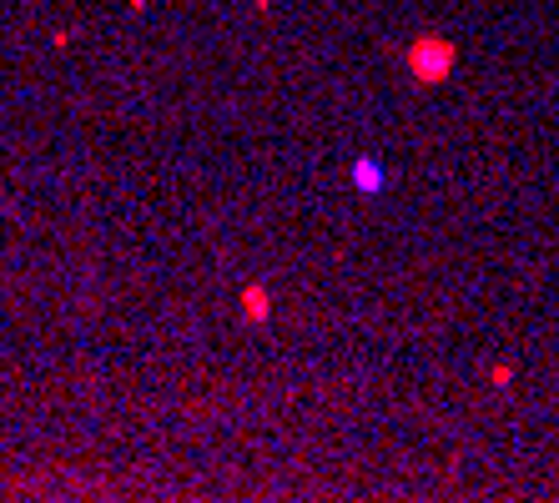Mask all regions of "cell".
I'll list each match as a JSON object with an SVG mask.
<instances>
[{
  "instance_id": "obj_1",
  "label": "cell",
  "mask_w": 559,
  "mask_h": 503,
  "mask_svg": "<svg viewBox=\"0 0 559 503\" xmlns=\"http://www.w3.org/2000/svg\"><path fill=\"white\" fill-rule=\"evenodd\" d=\"M449 66H454V45H444V41H418L414 51H408V71H414L418 81L449 76Z\"/></svg>"
},
{
  "instance_id": "obj_3",
  "label": "cell",
  "mask_w": 559,
  "mask_h": 503,
  "mask_svg": "<svg viewBox=\"0 0 559 503\" xmlns=\"http://www.w3.org/2000/svg\"><path fill=\"white\" fill-rule=\"evenodd\" d=\"M353 182H358L363 192H378V186H384V176H378V162H358V166H353Z\"/></svg>"
},
{
  "instance_id": "obj_2",
  "label": "cell",
  "mask_w": 559,
  "mask_h": 503,
  "mask_svg": "<svg viewBox=\"0 0 559 503\" xmlns=\"http://www.w3.org/2000/svg\"><path fill=\"white\" fill-rule=\"evenodd\" d=\"M242 318H247V322H267V318H273V297H267V287H242Z\"/></svg>"
}]
</instances>
